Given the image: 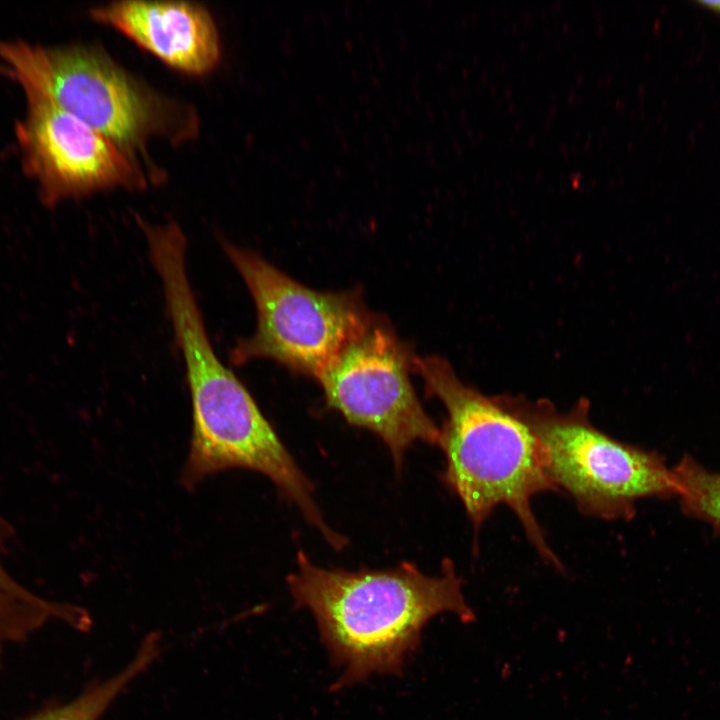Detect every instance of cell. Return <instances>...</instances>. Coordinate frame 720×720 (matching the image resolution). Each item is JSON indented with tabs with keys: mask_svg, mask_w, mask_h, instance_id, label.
Returning <instances> with one entry per match:
<instances>
[{
	"mask_svg": "<svg viewBox=\"0 0 720 720\" xmlns=\"http://www.w3.org/2000/svg\"><path fill=\"white\" fill-rule=\"evenodd\" d=\"M222 246L243 278L257 312L255 333L240 339L230 352L235 366L270 359L317 380L373 315L358 290L316 291L252 251L228 241Z\"/></svg>",
	"mask_w": 720,
	"mask_h": 720,
	"instance_id": "6",
	"label": "cell"
},
{
	"mask_svg": "<svg viewBox=\"0 0 720 720\" xmlns=\"http://www.w3.org/2000/svg\"><path fill=\"white\" fill-rule=\"evenodd\" d=\"M414 371L429 397L444 406L439 447L445 456L441 479L458 497L474 530L499 506L508 507L546 564L562 571L532 509L533 498L557 492L548 478L530 428L504 402L464 384L438 356H416Z\"/></svg>",
	"mask_w": 720,
	"mask_h": 720,
	"instance_id": "3",
	"label": "cell"
},
{
	"mask_svg": "<svg viewBox=\"0 0 720 720\" xmlns=\"http://www.w3.org/2000/svg\"><path fill=\"white\" fill-rule=\"evenodd\" d=\"M674 473L677 496L685 511L720 530V472L686 457L674 468Z\"/></svg>",
	"mask_w": 720,
	"mask_h": 720,
	"instance_id": "12",
	"label": "cell"
},
{
	"mask_svg": "<svg viewBox=\"0 0 720 720\" xmlns=\"http://www.w3.org/2000/svg\"><path fill=\"white\" fill-rule=\"evenodd\" d=\"M297 567L288 576L295 606L310 610L332 663L344 668L334 690L373 674L400 675L435 616L453 613L465 624L476 618L450 559L434 576L409 562L379 570L327 569L304 552L297 554Z\"/></svg>",
	"mask_w": 720,
	"mask_h": 720,
	"instance_id": "1",
	"label": "cell"
},
{
	"mask_svg": "<svg viewBox=\"0 0 720 720\" xmlns=\"http://www.w3.org/2000/svg\"><path fill=\"white\" fill-rule=\"evenodd\" d=\"M415 357L388 322L373 314L317 379L330 408L381 438L397 471L415 442L439 446L441 438L410 380Z\"/></svg>",
	"mask_w": 720,
	"mask_h": 720,
	"instance_id": "7",
	"label": "cell"
},
{
	"mask_svg": "<svg viewBox=\"0 0 720 720\" xmlns=\"http://www.w3.org/2000/svg\"><path fill=\"white\" fill-rule=\"evenodd\" d=\"M699 4L720 15V1H699Z\"/></svg>",
	"mask_w": 720,
	"mask_h": 720,
	"instance_id": "13",
	"label": "cell"
},
{
	"mask_svg": "<svg viewBox=\"0 0 720 720\" xmlns=\"http://www.w3.org/2000/svg\"><path fill=\"white\" fill-rule=\"evenodd\" d=\"M0 59L26 98L48 101L103 134L135 160L167 133L172 105L143 88L103 51L85 45L1 41Z\"/></svg>",
	"mask_w": 720,
	"mask_h": 720,
	"instance_id": "5",
	"label": "cell"
},
{
	"mask_svg": "<svg viewBox=\"0 0 720 720\" xmlns=\"http://www.w3.org/2000/svg\"><path fill=\"white\" fill-rule=\"evenodd\" d=\"M10 534L9 524L0 518V555ZM54 620L80 629L88 624L82 609L44 599L26 589L10 576L0 559V668L8 644L26 641Z\"/></svg>",
	"mask_w": 720,
	"mask_h": 720,
	"instance_id": "10",
	"label": "cell"
},
{
	"mask_svg": "<svg viewBox=\"0 0 720 720\" xmlns=\"http://www.w3.org/2000/svg\"><path fill=\"white\" fill-rule=\"evenodd\" d=\"M159 654L156 635L147 637L134 659L120 673L95 683L64 704L42 709L25 720H99L125 687L155 660Z\"/></svg>",
	"mask_w": 720,
	"mask_h": 720,
	"instance_id": "11",
	"label": "cell"
},
{
	"mask_svg": "<svg viewBox=\"0 0 720 720\" xmlns=\"http://www.w3.org/2000/svg\"><path fill=\"white\" fill-rule=\"evenodd\" d=\"M159 276L192 401V437L183 483L192 487L232 468L259 472L299 508L331 546L337 545L341 536L325 523L313 485L250 392L215 354L186 267L170 265Z\"/></svg>",
	"mask_w": 720,
	"mask_h": 720,
	"instance_id": "2",
	"label": "cell"
},
{
	"mask_svg": "<svg viewBox=\"0 0 720 720\" xmlns=\"http://www.w3.org/2000/svg\"><path fill=\"white\" fill-rule=\"evenodd\" d=\"M167 65L191 75L211 72L221 56L216 24L200 4L118 1L90 12Z\"/></svg>",
	"mask_w": 720,
	"mask_h": 720,
	"instance_id": "9",
	"label": "cell"
},
{
	"mask_svg": "<svg viewBox=\"0 0 720 720\" xmlns=\"http://www.w3.org/2000/svg\"><path fill=\"white\" fill-rule=\"evenodd\" d=\"M502 398L535 436L557 493L567 494L583 514L629 520L639 500L677 495L674 468L656 452L598 429L586 401L560 412L546 401Z\"/></svg>",
	"mask_w": 720,
	"mask_h": 720,
	"instance_id": "4",
	"label": "cell"
},
{
	"mask_svg": "<svg viewBox=\"0 0 720 720\" xmlns=\"http://www.w3.org/2000/svg\"><path fill=\"white\" fill-rule=\"evenodd\" d=\"M26 99L15 136L22 168L46 207L104 190L145 186L137 162L109 138L48 101Z\"/></svg>",
	"mask_w": 720,
	"mask_h": 720,
	"instance_id": "8",
	"label": "cell"
}]
</instances>
